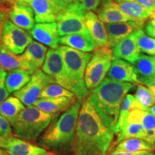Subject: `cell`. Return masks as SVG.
Here are the masks:
<instances>
[{"label":"cell","mask_w":155,"mask_h":155,"mask_svg":"<svg viewBox=\"0 0 155 155\" xmlns=\"http://www.w3.org/2000/svg\"><path fill=\"white\" fill-rule=\"evenodd\" d=\"M114 134L87 98L79 112L71 150L74 155H107Z\"/></svg>","instance_id":"1"},{"label":"cell","mask_w":155,"mask_h":155,"mask_svg":"<svg viewBox=\"0 0 155 155\" xmlns=\"http://www.w3.org/2000/svg\"><path fill=\"white\" fill-rule=\"evenodd\" d=\"M133 88L132 83L119 82L106 77L87 97L104 124L113 132L119 120L122 101Z\"/></svg>","instance_id":"2"},{"label":"cell","mask_w":155,"mask_h":155,"mask_svg":"<svg viewBox=\"0 0 155 155\" xmlns=\"http://www.w3.org/2000/svg\"><path fill=\"white\" fill-rule=\"evenodd\" d=\"M83 98L78 97L76 101L63 112L58 119L51 121L39 140L43 148L58 149L71 147L74 138Z\"/></svg>","instance_id":"3"},{"label":"cell","mask_w":155,"mask_h":155,"mask_svg":"<svg viewBox=\"0 0 155 155\" xmlns=\"http://www.w3.org/2000/svg\"><path fill=\"white\" fill-rule=\"evenodd\" d=\"M53 116L35 105L29 106L19 113L12 124L13 133L17 138L34 141L41 135L52 121Z\"/></svg>","instance_id":"4"},{"label":"cell","mask_w":155,"mask_h":155,"mask_svg":"<svg viewBox=\"0 0 155 155\" xmlns=\"http://www.w3.org/2000/svg\"><path fill=\"white\" fill-rule=\"evenodd\" d=\"M58 48L63 56L73 93L78 97L85 98L88 94L85 83V72L92 53H85L68 46H61Z\"/></svg>","instance_id":"5"},{"label":"cell","mask_w":155,"mask_h":155,"mask_svg":"<svg viewBox=\"0 0 155 155\" xmlns=\"http://www.w3.org/2000/svg\"><path fill=\"white\" fill-rule=\"evenodd\" d=\"M113 60L112 50L106 46L94 50L85 72V83L88 91L93 90L102 83Z\"/></svg>","instance_id":"6"},{"label":"cell","mask_w":155,"mask_h":155,"mask_svg":"<svg viewBox=\"0 0 155 155\" xmlns=\"http://www.w3.org/2000/svg\"><path fill=\"white\" fill-rule=\"evenodd\" d=\"M86 10L81 2H75L63 8L56 19L59 37L88 32L85 25Z\"/></svg>","instance_id":"7"},{"label":"cell","mask_w":155,"mask_h":155,"mask_svg":"<svg viewBox=\"0 0 155 155\" xmlns=\"http://www.w3.org/2000/svg\"><path fill=\"white\" fill-rule=\"evenodd\" d=\"M53 83L55 81L51 77L42 70H38L31 75L29 82L22 88L13 93V96L20 100L25 106H32L39 99L45 87Z\"/></svg>","instance_id":"8"},{"label":"cell","mask_w":155,"mask_h":155,"mask_svg":"<svg viewBox=\"0 0 155 155\" xmlns=\"http://www.w3.org/2000/svg\"><path fill=\"white\" fill-rule=\"evenodd\" d=\"M42 71L51 77L55 83L73 92L72 86L68 79L67 70L59 48L48 50Z\"/></svg>","instance_id":"9"},{"label":"cell","mask_w":155,"mask_h":155,"mask_svg":"<svg viewBox=\"0 0 155 155\" xmlns=\"http://www.w3.org/2000/svg\"><path fill=\"white\" fill-rule=\"evenodd\" d=\"M32 42L30 33L13 24L6 21L2 33L1 44L12 53L19 55L24 53L27 47Z\"/></svg>","instance_id":"10"},{"label":"cell","mask_w":155,"mask_h":155,"mask_svg":"<svg viewBox=\"0 0 155 155\" xmlns=\"http://www.w3.org/2000/svg\"><path fill=\"white\" fill-rule=\"evenodd\" d=\"M144 22L143 21L130 20L127 22L106 24V30L107 34L106 47L112 49L116 44L119 43L126 37L134 32L135 31L143 29Z\"/></svg>","instance_id":"11"},{"label":"cell","mask_w":155,"mask_h":155,"mask_svg":"<svg viewBox=\"0 0 155 155\" xmlns=\"http://www.w3.org/2000/svg\"><path fill=\"white\" fill-rule=\"evenodd\" d=\"M48 48L41 43L32 41L20 55L22 69L28 71L31 75L38 71L43 65Z\"/></svg>","instance_id":"12"},{"label":"cell","mask_w":155,"mask_h":155,"mask_svg":"<svg viewBox=\"0 0 155 155\" xmlns=\"http://www.w3.org/2000/svg\"><path fill=\"white\" fill-rule=\"evenodd\" d=\"M33 9L35 19L38 23L54 22L62 9L53 0H25Z\"/></svg>","instance_id":"13"},{"label":"cell","mask_w":155,"mask_h":155,"mask_svg":"<svg viewBox=\"0 0 155 155\" xmlns=\"http://www.w3.org/2000/svg\"><path fill=\"white\" fill-rule=\"evenodd\" d=\"M8 17L13 24L26 30H31L35 25L34 12L26 2L13 4L8 10Z\"/></svg>","instance_id":"14"},{"label":"cell","mask_w":155,"mask_h":155,"mask_svg":"<svg viewBox=\"0 0 155 155\" xmlns=\"http://www.w3.org/2000/svg\"><path fill=\"white\" fill-rule=\"evenodd\" d=\"M137 31L126 37L112 48L114 59L124 60L130 63H134L138 59L141 53L137 44Z\"/></svg>","instance_id":"15"},{"label":"cell","mask_w":155,"mask_h":155,"mask_svg":"<svg viewBox=\"0 0 155 155\" xmlns=\"http://www.w3.org/2000/svg\"><path fill=\"white\" fill-rule=\"evenodd\" d=\"M30 35L40 43L49 46L52 49L58 48L57 23L45 22L35 25L30 32Z\"/></svg>","instance_id":"16"},{"label":"cell","mask_w":155,"mask_h":155,"mask_svg":"<svg viewBox=\"0 0 155 155\" xmlns=\"http://www.w3.org/2000/svg\"><path fill=\"white\" fill-rule=\"evenodd\" d=\"M107 77L119 82L139 84L133 65L124 60L114 59L107 73Z\"/></svg>","instance_id":"17"},{"label":"cell","mask_w":155,"mask_h":155,"mask_svg":"<svg viewBox=\"0 0 155 155\" xmlns=\"http://www.w3.org/2000/svg\"><path fill=\"white\" fill-rule=\"evenodd\" d=\"M7 139L5 150L9 155H45L48 152L43 147L34 145L24 139L10 137Z\"/></svg>","instance_id":"18"},{"label":"cell","mask_w":155,"mask_h":155,"mask_svg":"<svg viewBox=\"0 0 155 155\" xmlns=\"http://www.w3.org/2000/svg\"><path fill=\"white\" fill-rule=\"evenodd\" d=\"M85 25L88 32L96 42L97 48L107 45V34L104 23L101 21L94 12L88 11L85 16Z\"/></svg>","instance_id":"19"},{"label":"cell","mask_w":155,"mask_h":155,"mask_svg":"<svg viewBox=\"0 0 155 155\" xmlns=\"http://www.w3.org/2000/svg\"><path fill=\"white\" fill-rule=\"evenodd\" d=\"M127 122L139 123L146 133V140L155 149V116L147 111L134 109L130 111Z\"/></svg>","instance_id":"20"},{"label":"cell","mask_w":155,"mask_h":155,"mask_svg":"<svg viewBox=\"0 0 155 155\" xmlns=\"http://www.w3.org/2000/svg\"><path fill=\"white\" fill-rule=\"evenodd\" d=\"M97 14L100 20L106 24L132 20L122 12L114 0H101Z\"/></svg>","instance_id":"21"},{"label":"cell","mask_w":155,"mask_h":155,"mask_svg":"<svg viewBox=\"0 0 155 155\" xmlns=\"http://www.w3.org/2000/svg\"><path fill=\"white\" fill-rule=\"evenodd\" d=\"M58 43L61 45L68 46L85 53H90L94 51L97 48L96 42L88 32L59 37Z\"/></svg>","instance_id":"22"},{"label":"cell","mask_w":155,"mask_h":155,"mask_svg":"<svg viewBox=\"0 0 155 155\" xmlns=\"http://www.w3.org/2000/svg\"><path fill=\"white\" fill-rule=\"evenodd\" d=\"M132 65L139 83L146 86L155 78V56L141 53Z\"/></svg>","instance_id":"23"},{"label":"cell","mask_w":155,"mask_h":155,"mask_svg":"<svg viewBox=\"0 0 155 155\" xmlns=\"http://www.w3.org/2000/svg\"><path fill=\"white\" fill-rule=\"evenodd\" d=\"M78 96L73 98L60 97V98H39L34 105L46 113L52 116L65 111L76 101Z\"/></svg>","instance_id":"24"},{"label":"cell","mask_w":155,"mask_h":155,"mask_svg":"<svg viewBox=\"0 0 155 155\" xmlns=\"http://www.w3.org/2000/svg\"><path fill=\"white\" fill-rule=\"evenodd\" d=\"M124 14L132 20L145 22L150 18L152 10L134 0H114Z\"/></svg>","instance_id":"25"},{"label":"cell","mask_w":155,"mask_h":155,"mask_svg":"<svg viewBox=\"0 0 155 155\" xmlns=\"http://www.w3.org/2000/svg\"><path fill=\"white\" fill-rule=\"evenodd\" d=\"M31 75L26 70L17 68L9 71L5 79V86L9 94L14 93L25 86L31 78Z\"/></svg>","instance_id":"26"},{"label":"cell","mask_w":155,"mask_h":155,"mask_svg":"<svg viewBox=\"0 0 155 155\" xmlns=\"http://www.w3.org/2000/svg\"><path fill=\"white\" fill-rule=\"evenodd\" d=\"M25 108V106L20 100L14 96H9L0 104V114L8 120L12 125Z\"/></svg>","instance_id":"27"},{"label":"cell","mask_w":155,"mask_h":155,"mask_svg":"<svg viewBox=\"0 0 155 155\" xmlns=\"http://www.w3.org/2000/svg\"><path fill=\"white\" fill-rule=\"evenodd\" d=\"M134 109H139L143 111V108L136 100L134 96L131 94H128L124 97L123 101H122L119 120H118L117 124L116 126L114 133L118 134L120 132V131L127 124V118L129 113Z\"/></svg>","instance_id":"28"},{"label":"cell","mask_w":155,"mask_h":155,"mask_svg":"<svg viewBox=\"0 0 155 155\" xmlns=\"http://www.w3.org/2000/svg\"><path fill=\"white\" fill-rule=\"evenodd\" d=\"M0 68L10 71L17 68H22V63L20 55H17L0 45Z\"/></svg>","instance_id":"29"},{"label":"cell","mask_w":155,"mask_h":155,"mask_svg":"<svg viewBox=\"0 0 155 155\" xmlns=\"http://www.w3.org/2000/svg\"><path fill=\"white\" fill-rule=\"evenodd\" d=\"M116 150L127 151L130 152H141V151H152L155 150L154 147L148 141L143 139L130 138L124 139L118 144Z\"/></svg>","instance_id":"30"},{"label":"cell","mask_w":155,"mask_h":155,"mask_svg":"<svg viewBox=\"0 0 155 155\" xmlns=\"http://www.w3.org/2000/svg\"><path fill=\"white\" fill-rule=\"evenodd\" d=\"M130 138H139L146 139V133L142 126L139 123L127 122V124L118 134V137L114 144H119L124 139Z\"/></svg>","instance_id":"31"},{"label":"cell","mask_w":155,"mask_h":155,"mask_svg":"<svg viewBox=\"0 0 155 155\" xmlns=\"http://www.w3.org/2000/svg\"><path fill=\"white\" fill-rule=\"evenodd\" d=\"M137 44L141 53L155 56V38L147 35L143 29L137 31Z\"/></svg>","instance_id":"32"},{"label":"cell","mask_w":155,"mask_h":155,"mask_svg":"<svg viewBox=\"0 0 155 155\" xmlns=\"http://www.w3.org/2000/svg\"><path fill=\"white\" fill-rule=\"evenodd\" d=\"M77 96L73 92L61 86L56 83L48 84L44 88L40 94V98H60V97H67V98H73Z\"/></svg>","instance_id":"33"},{"label":"cell","mask_w":155,"mask_h":155,"mask_svg":"<svg viewBox=\"0 0 155 155\" xmlns=\"http://www.w3.org/2000/svg\"><path fill=\"white\" fill-rule=\"evenodd\" d=\"M134 97L143 108V111H147L155 104V97L150 89L140 83L137 87Z\"/></svg>","instance_id":"34"},{"label":"cell","mask_w":155,"mask_h":155,"mask_svg":"<svg viewBox=\"0 0 155 155\" xmlns=\"http://www.w3.org/2000/svg\"><path fill=\"white\" fill-rule=\"evenodd\" d=\"M7 72L3 69L0 68V104L9 96V93L7 91L5 86V79L7 76Z\"/></svg>","instance_id":"35"},{"label":"cell","mask_w":155,"mask_h":155,"mask_svg":"<svg viewBox=\"0 0 155 155\" xmlns=\"http://www.w3.org/2000/svg\"><path fill=\"white\" fill-rule=\"evenodd\" d=\"M12 134L11 124L7 119L0 114V135L2 137L7 138Z\"/></svg>","instance_id":"36"},{"label":"cell","mask_w":155,"mask_h":155,"mask_svg":"<svg viewBox=\"0 0 155 155\" xmlns=\"http://www.w3.org/2000/svg\"><path fill=\"white\" fill-rule=\"evenodd\" d=\"M8 10L9 9L7 7L2 5H0V45H1V38L2 33L4 25H5L6 21L7 20V17H8Z\"/></svg>","instance_id":"37"},{"label":"cell","mask_w":155,"mask_h":155,"mask_svg":"<svg viewBox=\"0 0 155 155\" xmlns=\"http://www.w3.org/2000/svg\"><path fill=\"white\" fill-rule=\"evenodd\" d=\"M101 2V0H82L81 3L86 11H96L100 4Z\"/></svg>","instance_id":"38"},{"label":"cell","mask_w":155,"mask_h":155,"mask_svg":"<svg viewBox=\"0 0 155 155\" xmlns=\"http://www.w3.org/2000/svg\"><path fill=\"white\" fill-rule=\"evenodd\" d=\"M147 152H149V151H141V152H127V151L115 150L112 151V152L108 155H143Z\"/></svg>","instance_id":"39"},{"label":"cell","mask_w":155,"mask_h":155,"mask_svg":"<svg viewBox=\"0 0 155 155\" xmlns=\"http://www.w3.org/2000/svg\"><path fill=\"white\" fill-rule=\"evenodd\" d=\"M134 1L137 2L152 11L155 8V0H134Z\"/></svg>","instance_id":"40"},{"label":"cell","mask_w":155,"mask_h":155,"mask_svg":"<svg viewBox=\"0 0 155 155\" xmlns=\"http://www.w3.org/2000/svg\"><path fill=\"white\" fill-rule=\"evenodd\" d=\"M145 33L148 35L149 36L155 38V26H152L146 23L145 25Z\"/></svg>","instance_id":"41"},{"label":"cell","mask_w":155,"mask_h":155,"mask_svg":"<svg viewBox=\"0 0 155 155\" xmlns=\"http://www.w3.org/2000/svg\"><path fill=\"white\" fill-rule=\"evenodd\" d=\"M55 2L62 8H64L70 4L75 2H82V0H55Z\"/></svg>","instance_id":"42"},{"label":"cell","mask_w":155,"mask_h":155,"mask_svg":"<svg viewBox=\"0 0 155 155\" xmlns=\"http://www.w3.org/2000/svg\"><path fill=\"white\" fill-rule=\"evenodd\" d=\"M147 23L150 25H152V26H155V8L151 12L150 18L148 19Z\"/></svg>","instance_id":"43"},{"label":"cell","mask_w":155,"mask_h":155,"mask_svg":"<svg viewBox=\"0 0 155 155\" xmlns=\"http://www.w3.org/2000/svg\"><path fill=\"white\" fill-rule=\"evenodd\" d=\"M7 139L5 138V137H2L0 135V148L2 149H6L7 147Z\"/></svg>","instance_id":"44"},{"label":"cell","mask_w":155,"mask_h":155,"mask_svg":"<svg viewBox=\"0 0 155 155\" xmlns=\"http://www.w3.org/2000/svg\"><path fill=\"white\" fill-rule=\"evenodd\" d=\"M147 111L150 112V114H152V115H154L155 116V105H153L152 106H151L147 110Z\"/></svg>","instance_id":"45"},{"label":"cell","mask_w":155,"mask_h":155,"mask_svg":"<svg viewBox=\"0 0 155 155\" xmlns=\"http://www.w3.org/2000/svg\"><path fill=\"white\" fill-rule=\"evenodd\" d=\"M146 86L148 87H155V78H153L152 80H151L150 82L147 83Z\"/></svg>","instance_id":"46"},{"label":"cell","mask_w":155,"mask_h":155,"mask_svg":"<svg viewBox=\"0 0 155 155\" xmlns=\"http://www.w3.org/2000/svg\"><path fill=\"white\" fill-rule=\"evenodd\" d=\"M6 1L10 4H15L17 2H25V0H6Z\"/></svg>","instance_id":"47"},{"label":"cell","mask_w":155,"mask_h":155,"mask_svg":"<svg viewBox=\"0 0 155 155\" xmlns=\"http://www.w3.org/2000/svg\"><path fill=\"white\" fill-rule=\"evenodd\" d=\"M148 88L150 89L151 91L152 92V94H154V96L155 97V87H148Z\"/></svg>","instance_id":"48"},{"label":"cell","mask_w":155,"mask_h":155,"mask_svg":"<svg viewBox=\"0 0 155 155\" xmlns=\"http://www.w3.org/2000/svg\"><path fill=\"white\" fill-rule=\"evenodd\" d=\"M8 154H7V152H4L3 150H0V155H7Z\"/></svg>","instance_id":"49"},{"label":"cell","mask_w":155,"mask_h":155,"mask_svg":"<svg viewBox=\"0 0 155 155\" xmlns=\"http://www.w3.org/2000/svg\"><path fill=\"white\" fill-rule=\"evenodd\" d=\"M143 155H153V153H152L151 152H147L145 154H144Z\"/></svg>","instance_id":"50"},{"label":"cell","mask_w":155,"mask_h":155,"mask_svg":"<svg viewBox=\"0 0 155 155\" xmlns=\"http://www.w3.org/2000/svg\"><path fill=\"white\" fill-rule=\"evenodd\" d=\"M6 2H7L6 1V0H0V4H2V3H6Z\"/></svg>","instance_id":"51"},{"label":"cell","mask_w":155,"mask_h":155,"mask_svg":"<svg viewBox=\"0 0 155 155\" xmlns=\"http://www.w3.org/2000/svg\"><path fill=\"white\" fill-rule=\"evenodd\" d=\"M45 155H49V154H45Z\"/></svg>","instance_id":"52"},{"label":"cell","mask_w":155,"mask_h":155,"mask_svg":"<svg viewBox=\"0 0 155 155\" xmlns=\"http://www.w3.org/2000/svg\"><path fill=\"white\" fill-rule=\"evenodd\" d=\"M153 155H155V154H153Z\"/></svg>","instance_id":"53"},{"label":"cell","mask_w":155,"mask_h":155,"mask_svg":"<svg viewBox=\"0 0 155 155\" xmlns=\"http://www.w3.org/2000/svg\"><path fill=\"white\" fill-rule=\"evenodd\" d=\"M53 1H54V2H55V0H53Z\"/></svg>","instance_id":"54"}]
</instances>
